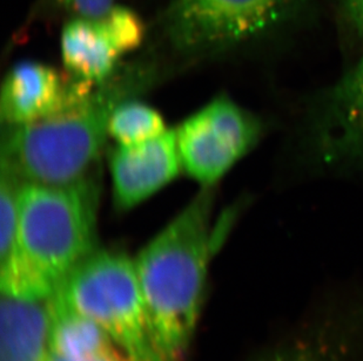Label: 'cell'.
<instances>
[{
  "mask_svg": "<svg viewBox=\"0 0 363 361\" xmlns=\"http://www.w3.org/2000/svg\"><path fill=\"white\" fill-rule=\"evenodd\" d=\"M99 180L93 174L67 184L23 182L18 194V255L0 273V292L48 300L96 250Z\"/></svg>",
  "mask_w": 363,
  "mask_h": 361,
  "instance_id": "cell-1",
  "label": "cell"
},
{
  "mask_svg": "<svg viewBox=\"0 0 363 361\" xmlns=\"http://www.w3.org/2000/svg\"><path fill=\"white\" fill-rule=\"evenodd\" d=\"M144 66L117 69L89 96L35 122L11 127L1 162L23 182L67 184L89 175L108 135L114 109L151 84Z\"/></svg>",
  "mask_w": 363,
  "mask_h": 361,
  "instance_id": "cell-3",
  "label": "cell"
},
{
  "mask_svg": "<svg viewBox=\"0 0 363 361\" xmlns=\"http://www.w3.org/2000/svg\"><path fill=\"white\" fill-rule=\"evenodd\" d=\"M96 86L41 62H19L4 80L1 119L10 127L35 122L62 112Z\"/></svg>",
  "mask_w": 363,
  "mask_h": 361,
  "instance_id": "cell-9",
  "label": "cell"
},
{
  "mask_svg": "<svg viewBox=\"0 0 363 361\" xmlns=\"http://www.w3.org/2000/svg\"><path fill=\"white\" fill-rule=\"evenodd\" d=\"M167 132L160 113L130 99L114 109L108 122V135L119 146L133 147L155 140Z\"/></svg>",
  "mask_w": 363,
  "mask_h": 361,
  "instance_id": "cell-12",
  "label": "cell"
},
{
  "mask_svg": "<svg viewBox=\"0 0 363 361\" xmlns=\"http://www.w3.org/2000/svg\"><path fill=\"white\" fill-rule=\"evenodd\" d=\"M50 361H72L67 360V359L59 358L55 355H51ZM89 361H133L132 359L128 358L126 355H118V357H111V358L96 359V360H89Z\"/></svg>",
  "mask_w": 363,
  "mask_h": 361,
  "instance_id": "cell-16",
  "label": "cell"
},
{
  "mask_svg": "<svg viewBox=\"0 0 363 361\" xmlns=\"http://www.w3.org/2000/svg\"><path fill=\"white\" fill-rule=\"evenodd\" d=\"M262 122L230 96H220L177 130L186 173L206 187L219 180L257 146Z\"/></svg>",
  "mask_w": 363,
  "mask_h": 361,
  "instance_id": "cell-7",
  "label": "cell"
},
{
  "mask_svg": "<svg viewBox=\"0 0 363 361\" xmlns=\"http://www.w3.org/2000/svg\"><path fill=\"white\" fill-rule=\"evenodd\" d=\"M271 361H280V360H278V359H273V360H271Z\"/></svg>",
  "mask_w": 363,
  "mask_h": 361,
  "instance_id": "cell-17",
  "label": "cell"
},
{
  "mask_svg": "<svg viewBox=\"0 0 363 361\" xmlns=\"http://www.w3.org/2000/svg\"><path fill=\"white\" fill-rule=\"evenodd\" d=\"M55 296L96 321L132 360L164 361L128 256L96 249L66 277Z\"/></svg>",
  "mask_w": 363,
  "mask_h": 361,
  "instance_id": "cell-4",
  "label": "cell"
},
{
  "mask_svg": "<svg viewBox=\"0 0 363 361\" xmlns=\"http://www.w3.org/2000/svg\"><path fill=\"white\" fill-rule=\"evenodd\" d=\"M144 21L134 11L113 6L100 17H74L60 39L66 72L80 81L99 85L117 71L121 57L140 47Z\"/></svg>",
  "mask_w": 363,
  "mask_h": 361,
  "instance_id": "cell-8",
  "label": "cell"
},
{
  "mask_svg": "<svg viewBox=\"0 0 363 361\" xmlns=\"http://www.w3.org/2000/svg\"><path fill=\"white\" fill-rule=\"evenodd\" d=\"M212 195H198L147 246L134 265L164 361H182L196 332L216 239Z\"/></svg>",
  "mask_w": 363,
  "mask_h": 361,
  "instance_id": "cell-2",
  "label": "cell"
},
{
  "mask_svg": "<svg viewBox=\"0 0 363 361\" xmlns=\"http://www.w3.org/2000/svg\"><path fill=\"white\" fill-rule=\"evenodd\" d=\"M182 166L174 130L143 144L118 147L110 157L116 208L125 212L146 201L174 180Z\"/></svg>",
  "mask_w": 363,
  "mask_h": 361,
  "instance_id": "cell-10",
  "label": "cell"
},
{
  "mask_svg": "<svg viewBox=\"0 0 363 361\" xmlns=\"http://www.w3.org/2000/svg\"><path fill=\"white\" fill-rule=\"evenodd\" d=\"M48 341L51 355L67 360L89 361L126 355L96 321L73 310L55 294L50 298Z\"/></svg>",
  "mask_w": 363,
  "mask_h": 361,
  "instance_id": "cell-11",
  "label": "cell"
},
{
  "mask_svg": "<svg viewBox=\"0 0 363 361\" xmlns=\"http://www.w3.org/2000/svg\"><path fill=\"white\" fill-rule=\"evenodd\" d=\"M343 17L363 37V0H337Z\"/></svg>",
  "mask_w": 363,
  "mask_h": 361,
  "instance_id": "cell-14",
  "label": "cell"
},
{
  "mask_svg": "<svg viewBox=\"0 0 363 361\" xmlns=\"http://www.w3.org/2000/svg\"><path fill=\"white\" fill-rule=\"evenodd\" d=\"M309 5L311 0H169L162 23L178 51L208 55L282 30Z\"/></svg>",
  "mask_w": 363,
  "mask_h": 361,
  "instance_id": "cell-5",
  "label": "cell"
},
{
  "mask_svg": "<svg viewBox=\"0 0 363 361\" xmlns=\"http://www.w3.org/2000/svg\"><path fill=\"white\" fill-rule=\"evenodd\" d=\"M51 352L50 350L35 352L31 355H16L0 351V361H50Z\"/></svg>",
  "mask_w": 363,
  "mask_h": 361,
  "instance_id": "cell-15",
  "label": "cell"
},
{
  "mask_svg": "<svg viewBox=\"0 0 363 361\" xmlns=\"http://www.w3.org/2000/svg\"><path fill=\"white\" fill-rule=\"evenodd\" d=\"M76 17H100L114 6V0H55Z\"/></svg>",
  "mask_w": 363,
  "mask_h": 361,
  "instance_id": "cell-13",
  "label": "cell"
},
{
  "mask_svg": "<svg viewBox=\"0 0 363 361\" xmlns=\"http://www.w3.org/2000/svg\"><path fill=\"white\" fill-rule=\"evenodd\" d=\"M298 134L302 157L311 166L363 176V55L309 98Z\"/></svg>",
  "mask_w": 363,
  "mask_h": 361,
  "instance_id": "cell-6",
  "label": "cell"
}]
</instances>
